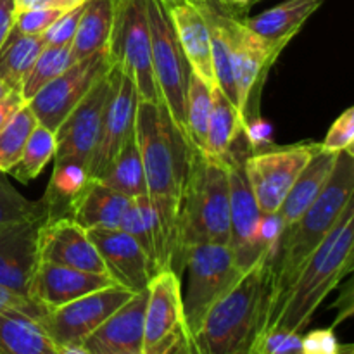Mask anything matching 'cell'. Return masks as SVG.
Here are the masks:
<instances>
[{
    "instance_id": "1",
    "label": "cell",
    "mask_w": 354,
    "mask_h": 354,
    "mask_svg": "<svg viewBox=\"0 0 354 354\" xmlns=\"http://www.w3.org/2000/svg\"><path fill=\"white\" fill-rule=\"evenodd\" d=\"M353 204L351 201L346 206L337 225L301 266L290 286L275 301L268 303L258 335L270 330L303 334L325 297L348 273H351L354 248Z\"/></svg>"
},
{
    "instance_id": "2",
    "label": "cell",
    "mask_w": 354,
    "mask_h": 354,
    "mask_svg": "<svg viewBox=\"0 0 354 354\" xmlns=\"http://www.w3.org/2000/svg\"><path fill=\"white\" fill-rule=\"evenodd\" d=\"M273 256H266L242 273L237 283L207 310L192 334L197 354L249 353L272 296Z\"/></svg>"
},
{
    "instance_id": "3",
    "label": "cell",
    "mask_w": 354,
    "mask_h": 354,
    "mask_svg": "<svg viewBox=\"0 0 354 354\" xmlns=\"http://www.w3.org/2000/svg\"><path fill=\"white\" fill-rule=\"evenodd\" d=\"M353 192L354 154L353 151H342L317 201L280 235L273 256V286L268 303L275 301L290 286L301 266L327 239L342 211L353 201Z\"/></svg>"
},
{
    "instance_id": "4",
    "label": "cell",
    "mask_w": 354,
    "mask_h": 354,
    "mask_svg": "<svg viewBox=\"0 0 354 354\" xmlns=\"http://www.w3.org/2000/svg\"><path fill=\"white\" fill-rule=\"evenodd\" d=\"M133 133L144 166L147 196L180 207L196 149L190 147L161 102L138 100Z\"/></svg>"
},
{
    "instance_id": "5",
    "label": "cell",
    "mask_w": 354,
    "mask_h": 354,
    "mask_svg": "<svg viewBox=\"0 0 354 354\" xmlns=\"http://www.w3.org/2000/svg\"><path fill=\"white\" fill-rule=\"evenodd\" d=\"M230 241L228 166L223 159L194 151L189 180L180 204V249Z\"/></svg>"
},
{
    "instance_id": "6",
    "label": "cell",
    "mask_w": 354,
    "mask_h": 354,
    "mask_svg": "<svg viewBox=\"0 0 354 354\" xmlns=\"http://www.w3.org/2000/svg\"><path fill=\"white\" fill-rule=\"evenodd\" d=\"M145 7L151 30L152 71L159 99L185 137V99L192 69L180 47L162 0H145Z\"/></svg>"
},
{
    "instance_id": "7",
    "label": "cell",
    "mask_w": 354,
    "mask_h": 354,
    "mask_svg": "<svg viewBox=\"0 0 354 354\" xmlns=\"http://www.w3.org/2000/svg\"><path fill=\"white\" fill-rule=\"evenodd\" d=\"M182 268L189 282L183 296V315L190 334L199 328L207 310L242 277L230 248L223 244H194L183 249Z\"/></svg>"
},
{
    "instance_id": "8",
    "label": "cell",
    "mask_w": 354,
    "mask_h": 354,
    "mask_svg": "<svg viewBox=\"0 0 354 354\" xmlns=\"http://www.w3.org/2000/svg\"><path fill=\"white\" fill-rule=\"evenodd\" d=\"M109 55L137 88L138 99L159 104L158 86L152 71L151 30L145 0H116V16Z\"/></svg>"
},
{
    "instance_id": "9",
    "label": "cell",
    "mask_w": 354,
    "mask_h": 354,
    "mask_svg": "<svg viewBox=\"0 0 354 354\" xmlns=\"http://www.w3.org/2000/svg\"><path fill=\"white\" fill-rule=\"evenodd\" d=\"M248 130L239 135L223 161L228 166V192H230V248L234 261L242 273L275 252H265L258 244V227L261 221V209L256 203L254 192L245 173L244 142Z\"/></svg>"
},
{
    "instance_id": "10",
    "label": "cell",
    "mask_w": 354,
    "mask_h": 354,
    "mask_svg": "<svg viewBox=\"0 0 354 354\" xmlns=\"http://www.w3.org/2000/svg\"><path fill=\"white\" fill-rule=\"evenodd\" d=\"M116 82V66L90 88L59 124L55 133V162H78L88 169V159L99 140L100 124Z\"/></svg>"
},
{
    "instance_id": "11",
    "label": "cell",
    "mask_w": 354,
    "mask_h": 354,
    "mask_svg": "<svg viewBox=\"0 0 354 354\" xmlns=\"http://www.w3.org/2000/svg\"><path fill=\"white\" fill-rule=\"evenodd\" d=\"M113 66L109 52L90 55L73 62L64 73L44 86L31 100L28 107L37 121L48 130L55 131L73 111V107L90 92L93 85L106 75Z\"/></svg>"
},
{
    "instance_id": "12",
    "label": "cell",
    "mask_w": 354,
    "mask_h": 354,
    "mask_svg": "<svg viewBox=\"0 0 354 354\" xmlns=\"http://www.w3.org/2000/svg\"><path fill=\"white\" fill-rule=\"evenodd\" d=\"M133 294L130 289L116 283L107 289L86 294L52 311H45L40 322L57 346L83 344L86 337L92 335Z\"/></svg>"
},
{
    "instance_id": "13",
    "label": "cell",
    "mask_w": 354,
    "mask_h": 354,
    "mask_svg": "<svg viewBox=\"0 0 354 354\" xmlns=\"http://www.w3.org/2000/svg\"><path fill=\"white\" fill-rule=\"evenodd\" d=\"M317 149L318 144H301L248 156L245 173L263 214L280 209L292 183Z\"/></svg>"
},
{
    "instance_id": "14",
    "label": "cell",
    "mask_w": 354,
    "mask_h": 354,
    "mask_svg": "<svg viewBox=\"0 0 354 354\" xmlns=\"http://www.w3.org/2000/svg\"><path fill=\"white\" fill-rule=\"evenodd\" d=\"M116 66V64H114ZM138 93L133 82L116 66V82L100 124L99 140L88 159V180H99L124 142L133 135Z\"/></svg>"
},
{
    "instance_id": "15",
    "label": "cell",
    "mask_w": 354,
    "mask_h": 354,
    "mask_svg": "<svg viewBox=\"0 0 354 354\" xmlns=\"http://www.w3.org/2000/svg\"><path fill=\"white\" fill-rule=\"evenodd\" d=\"M183 330L187 324L180 275L175 270H162L147 286L142 354H154Z\"/></svg>"
},
{
    "instance_id": "16",
    "label": "cell",
    "mask_w": 354,
    "mask_h": 354,
    "mask_svg": "<svg viewBox=\"0 0 354 354\" xmlns=\"http://www.w3.org/2000/svg\"><path fill=\"white\" fill-rule=\"evenodd\" d=\"M228 31H230L232 59H234L237 107L245 121L256 88H259L265 82L270 68L277 61L282 48L265 44L245 26L244 19L228 17Z\"/></svg>"
},
{
    "instance_id": "17",
    "label": "cell",
    "mask_w": 354,
    "mask_h": 354,
    "mask_svg": "<svg viewBox=\"0 0 354 354\" xmlns=\"http://www.w3.org/2000/svg\"><path fill=\"white\" fill-rule=\"evenodd\" d=\"M38 261L107 273L88 232L69 216L50 218L41 225L38 232Z\"/></svg>"
},
{
    "instance_id": "18",
    "label": "cell",
    "mask_w": 354,
    "mask_h": 354,
    "mask_svg": "<svg viewBox=\"0 0 354 354\" xmlns=\"http://www.w3.org/2000/svg\"><path fill=\"white\" fill-rule=\"evenodd\" d=\"M113 286H116V282L107 273H92L85 270L38 261L31 277L28 297L44 311H52L86 294Z\"/></svg>"
},
{
    "instance_id": "19",
    "label": "cell",
    "mask_w": 354,
    "mask_h": 354,
    "mask_svg": "<svg viewBox=\"0 0 354 354\" xmlns=\"http://www.w3.org/2000/svg\"><path fill=\"white\" fill-rule=\"evenodd\" d=\"M45 221L28 220L0 228V286L19 296L30 292L38 265V232Z\"/></svg>"
},
{
    "instance_id": "20",
    "label": "cell",
    "mask_w": 354,
    "mask_h": 354,
    "mask_svg": "<svg viewBox=\"0 0 354 354\" xmlns=\"http://www.w3.org/2000/svg\"><path fill=\"white\" fill-rule=\"evenodd\" d=\"M95 244L107 273L114 282L127 287L131 292H142L147 289L152 279L147 258L133 237L116 230H86Z\"/></svg>"
},
{
    "instance_id": "21",
    "label": "cell",
    "mask_w": 354,
    "mask_h": 354,
    "mask_svg": "<svg viewBox=\"0 0 354 354\" xmlns=\"http://www.w3.org/2000/svg\"><path fill=\"white\" fill-rule=\"evenodd\" d=\"M175 28L176 38L190 69L213 88L216 86L211 64V37L206 16L189 0H162Z\"/></svg>"
},
{
    "instance_id": "22",
    "label": "cell",
    "mask_w": 354,
    "mask_h": 354,
    "mask_svg": "<svg viewBox=\"0 0 354 354\" xmlns=\"http://www.w3.org/2000/svg\"><path fill=\"white\" fill-rule=\"evenodd\" d=\"M147 289L133 294L83 342L90 353L142 354Z\"/></svg>"
},
{
    "instance_id": "23",
    "label": "cell",
    "mask_w": 354,
    "mask_h": 354,
    "mask_svg": "<svg viewBox=\"0 0 354 354\" xmlns=\"http://www.w3.org/2000/svg\"><path fill=\"white\" fill-rule=\"evenodd\" d=\"M130 203L131 199L99 180H88L73 201L69 218L85 230H116L121 227Z\"/></svg>"
},
{
    "instance_id": "24",
    "label": "cell",
    "mask_w": 354,
    "mask_h": 354,
    "mask_svg": "<svg viewBox=\"0 0 354 354\" xmlns=\"http://www.w3.org/2000/svg\"><path fill=\"white\" fill-rule=\"evenodd\" d=\"M324 2L325 0H286L258 16L245 17L244 24L265 44L283 50Z\"/></svg>"
},
{
    "instance_id": "25",
    "label": "cell",
    "mask_w": 354,
    "mask_h": 354,
    "mask_svg": "<svg viewBox=\"0 0 354 354\" xmlns=\"http://www.w3.org/2000/svg\"><path fill=\"white\" fill-rule=\"evenodd\" d=\"M337 158V152L324 151V149H320V144H318L317 152L311 156L308 165L304 166L303 171L299 173L296 182L290 187L289 194L283 199L280 209L277 211L280 220H282L283 230L296 223L303 216L304 211L317 201L324 187L327 185L332 171H334Z\"/></svg>"
},
{
    "instance_id": "26",
    "label": "cell",
    "mask_w": 354,
    "mask_h": 354,
    "mask_svg": "<svg viewBox=\"0 0 354 354\" xmlns=\"http://www.w3.org/2000/svg\"><path fill=\"white\" fill-rule=\"evenodd\" d=\"M59 346L31 311L0 313V354H57Z\"/></svg>"
},
{
    "instance_id": "27",
    "label": "cell",
    "mask_w": 354,
    "mask_h": 354,
    "mask_svg": "<svg viewBox=\"0 0 354 354\" xmlns=\"http://www.w3.org/2000/svg\"><path fill=\"white\" fill-rule=\"evenodd\" d=\"M116 16V0H86L71 41L75 62L90 55L109 52Z\"/></svg>"
},
{
    "instance_id": "28",
    "label": "cell",
    "mask_w": 354,
    "mask_h": 354,
    "mask_svg": "<svg viewBox=\"0 0 354 354\" xmlns=\"http://www.w3.org/2000/svg\"><path fill=\"white\" fill-rule=\"evenodd\" d=\"M248 130L244 118L237 107L218 86L211 88V113L207 123L206 154L225 159L234 142L242 131Z\"/></svg>"
},
{
    "instance_id": "29",
    "label": "cell",
    "mask_w": 354,
    "mask_h": 354,
    "mask_svg": "<svg viewBox=\"0 0 354 354\" xmlns=\"http://www.w3.org/2000/svg\"><path fill=\"white\" fill-rule=\"evenodd\" d=\"M45 47L47 45L41 35H23L12 28L0 47V80L3 85L10 90H21L28 73Z\"/></svg>"
},
{
    "instance_id": "30",
    "label": "cell",
    "mask_w": 354,
    "mask_h": 354,
    "mask_svg": "<svg viewBox=\"0 0 354 354\" xmlns=\"http://www.w3.org/2000/svg\"><path fill=\"white\" fill-rule=\"evenodd\" d=\"M104 185L116 190L128 199L147 196V182H145L144 166H142L140 151H138L135 133L124 142L116 158L111 161L106 171L99 178Z\"/></svg>"
},
{
    "instance_id": "31",
    "label": "cell",
    "mask_w": 354,
    "mask_h": 354,
    "mask_svg": "<svg viewBox=\"0 0 354 354\" xmlns=\"http://www.w3.org/2000/svg\"><path fill=\"white\" fill-rule=\"evenodd\" d=\"M209 113L211 86L192 73L185 99V137L190 147L196 151H206Z\"/></svg>"
},
{
    "instance_id": "32",
    "label": "cell",
    "mask_w": 354,
    "mask_h": 354,
    "mask_svg": "<svg viewBox=\"0 0 354 354\" xmlns=\"http://www.w3.org/2000/svg\"><path fill=\"white\" fill-rule=\"evenodd\" d=\"M73 62L75 57H73L71 45H47L40 52L33 68L30 69L26 80L21 85L19 93L23 95L24 102L33 99L47 83L64 73Z\"/></svg>"
},
{
    "instance_id": "33",
    "label": "cell",
    "mask_w": 354,
    "mask_h": 354,
    "mask_svg": "<svg viewBox=\"0 0 354 354\" xmlns=\"http://www.w3.org/2000/svg\"><path fill=\"white\" fill-rule=\"evenodd\" d=\"M55 156V133L44 124L38 123L28 138L24 151L17 165L9 171V175L16 176L19 182L30 183L37 178L45 166Z\"/></svg>"
},
{
    "instance_id": "34",
    "label": "cell",
    "mask_w": 354,
    "mask_h": 354,
    "mask_svg": "<svg viewBox=\"0 0 354 354\" xmlns=\"http://www.w3.org/2000/svg\"><path fill=\"white\" fill-rule=\"evenodd\" d=\"M37 124V118L28 104L17 109L16 114L7 121L6 127L0 130V171L9 173L17 165L24 145Z\"/></svg>"
},
{
    "instance_id": "35",
    "label": "cell",
    "mask_w": 354,
    "mask_h": 354,
    "mask_svg": "<svg viewBox=\"0 0 354 354\" xmlns=\"http://www.w3.org/2000/svg\"><path fill=\"white\" fill-rule=\"evenodd\" d=\"M7 173L0 171V228L28 220H48V204L45 197L30 201L17 192L7 178Z\"/></svg>"
},
{
    "instance_id": "36",
    "label": "cell",
    "mask_w": 354,
    "mask_h": 354,
    "mask_svg": "<svg viewBox=\"0 0 354 354\" xmlns=\"http://www.w3.org/2000/svg\"><path fill=\"white\" fill-rule=\"evenodd\" d=\"M354 142V107H348L325 135L320 149L328 152H342L353 151Z\"/></svg>"
},
{
    "instance_id": "37",
    "label": "cell",
    "mask_w": 354,
    "mask_h": 354,
    "mask_svg": "<svg viewBox=\"0 0 354 354\" xmlns=\"http://www.w3.org/2000/svg\"><path fill=\"white\" fill-rule=\"evenodd\" d=\"M83 7H85V3L62 12L61 16L41 33L45 45H71L76 33V28H78L80 17H82Z\"/></svg>"
},
{
    "instance_id": "38",
    "label": "cell",
    "mask_w": 354,
    "mask_h": 354,
    "mask_svg": "<svg viewBox=\"0 0 354 354\" xmlns=\"http://www.w3.org/2000/svg\"><path fill=\"white\" fill-rule=\"evenodd\" d=\"M64 10L57 9H28L17 10L14 30L23 35H41Z\"/></svg>"
},
{
    "instance_id": "39",
    "label": "cell",
    "mask_w": 354,
    "mask_h": 354,
    "mask_svg": "<svg viewBox=\"0 0 354 354\" xmlns=\"http://www.w3.org/2000/svg\"><path fill=\"white\" fill-rule=\"evenodd\" d=\"M341 351L342 344L334 328H318L301 337V354H341Z\"/></svg>"
},
{
    "instance_id": "40",
    "label": "cell",
    "mask_w": 354,
    "mask_h": 354,
    "mask_svg": "<svg viewBox=\"0 0 354 354\" xmlns=\"http://www.w3.org/2000/svg\"><path fill=\"white\" fill-rule=\"evenodd\" d=\"M196 3L197 7L211 9L218 14H223L227 17H235V19H245L249 10L261 0H189Z\"/></svg>"
},
{
    "instance_id": "41",
    "label": "cell",
    "mask_w": 354,
    "mask_h": 354,
    "mask_svg": "<svg viewBox=\"0 0 354 354\" xmlns=\"http://www.w3.org/2000/svg\"><path fill=\"white\" fill-rule=\"evenodd\" d=\"M7 310L31 311V313L38 315V317H41V315L45 313V311L41 310L40 306H37L31 299H28V297L24 296H19V294L12 292V290L0 286V313H3V311Z\"/></svg>"
},
{
    "instance_id": "42",
    "label": "cell",
    "mask_w": 354,
    "mask_h": 354,
    "mask_svg": "<svg viewBox=\"0 0 354 354\" xmlns=\"http://www.w3.org/2000/svg\"><path fill=\"white\" fill-rule=\"evenodd\" d=\"M85 2L86 0H16V12L28 9H57L66 12Z\"/></svg>"
},
{
    "instance_id": "43",
    "label": "cell",
    "mask_w": 354,
    "mask_h": 354,
    "mask_svg": "<svg viewBox=\"0 0 354 354\" xmlns=\"http://www.w3.org/2000/svg\"><path fill=\"white\" fill-rule=\"evenodd\" d=\"M154 354H197V348L196 342H194L192 334L190 330H183L178 337L173 339L171 342H168L166 346H162L159 351H156Z\"/></svg>"
},
{
    "instance_id": "44",
    "label": "cell",
    "mask_w": 354,
    "mask_h": 354,
    "mask_svg": "<svg viewBox=\"0 0 354 354\" xmlns=\"http://www.w3.org/2000/svg\"><path fill=\"white\" fill-rule=\"evenodd\" d=\"M24 99L19 90H10L2 100H0V130L7 124V121L16 114L17 109L24 106Z\"/></svg>"
},
{
    "instance_id": "45",
    "label": "cell",
    "mask_w": 354,
    "mask_h": 354,
    "mask_svg": "<svg viewBox=\"0 0 354 354\" xmlns=\"http://www.w3.org/2000/svg\"><path fill=\"white\" fill-rule=\"evenodd\" d=\"M16 19V0H0V47L9 37Z\"/></svg>"
},
{
    "instance_id": "46",
    "label": "cell",
    "mask_w": 354,
    "mask_h": 354,
    "mask_svg": "<svg viewBox=\"0 0 354 354\" xmlns=\"http://www.w3.org/2000/svg\"><path fill=\"white\" fill-rule=\"evenodd\" d=\"M57 354H92L83 344H66L59 346Z\"/></svg>"
},
{
    "instance_id": "47",
    "label": "cell",
    "mask_w": 354,
    "mask_h": 354,
    "mask_svg": "<svg viewBox=\"0 0 354 354\" xmlns=\"http://www.w3.org/2000/svg\"><path fill=\"white\" fill-rule=\"evenodd\" d=\"M9 92H10V88H7V86L3 85V82H2V80H0V100H2L3 97H6L7 93H9Z\"/></svg>"
},
{
    "instance_id": "48",
    "label": "cell",
    "mask_w": 354,
    "mask_h": 354,
    "mask_svg": "<svg viewBox=\"0 0 354 354\" xmlns=\"http://www.w3.org/2000/svg\"><path fill=\"white\" fill-rule=\"evenodd\" d=\"M341 354H354V348H353L351 344L342 346V351H341Z\"/></svg>"
},
{
    "instance_id": "49",
    "label": "cell",
    "mask_w": 354,
    "mask_h": 354,
    "mask_svg": "<svg viewBox=\"0 0 354 354\" xmlns=\"http://www.w3.org/2000/svg\"><path fill=\"white\" fill-rule=\"evenodd\" d=\"M95 354H130V353H116V351H107V353H95Z\"/></svg>"
}]
</instances>
